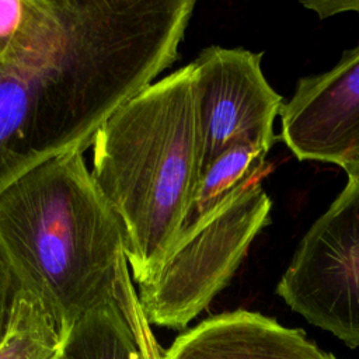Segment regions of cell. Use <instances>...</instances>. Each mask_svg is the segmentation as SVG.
<instances>
[{
    "mask_svg": "<svg viewBox=\"0 0 359 359\" xmlns=\"http://www.w3.org/2000/svg\"><path fill=\"white\" fill-rule=\"evenodd\" d=\"M302 4L306 8L313 10L320 18H328L346 11L359 13V0H313L302 1Z\"/></svg>",
    "mask_w": 359,
    "mask_h": 359,
    "instance_id": "obj_14",
    "label": "cell"
},
{
    "mask_svg": "<svg viewBox=\"0 0 359 359\" xmlns=\"http://www.w3.org/2000/svg\"><path fill=\"white\" fill-rule=\"evenodd\" d=\"M344 171L348 175V180H352L359 184V160H356L353 164L344 168Z\"/></svg>",
    "mask_w": 359,
    "mask_h": 359,
    "instance_id": "obj_15",
    "label": "cell"
},
{
    "mask_svg": "<svg viewBox=\"0 0 359 359\" xmlns=\"http://www.w3.org/2000/svg\"><path fill=\"white\" fill-rule=\"evenodd\" d=\"M0 53H1V46H0Z\"/></svg>",
    "mask_w": 359,
    "mask_h": 359,
    "instance_id": "obj_16",
    "label": "cell"
},
{
    "mask_svg": "<svg viewBox=\"0 0 359 359\" xmlns=\"http://www.w3.org/2000/svg\"><path fill=\"white\" fill-rule=\"evenodd\" d=\"M161 359H335L299 328L257 311L209 317L180 334Z\"/></svg>",
    "mask_w": 359,
    "mask_h": 359,
    "instance_id": "obj_8",
    "label": "cell"
},
{
    "mask_svg": "<svg viewBox=\"0 0 359 359\" xmlns=\"http://www.w3.org/2000/svg\"><path fill=\"white\" fill-rule=\"evenodd\" d=\"M91 174L114 209L136 285L181 234L201 180L192 62L149 84L95 132Z\"/></svg>",
    "mask_w": 359,
    "mask_h": 359,
    "instance_id": "obj_2",
    "label": "cell"
},
{
    "mask_svg": "<svg viewBox=\"0 0 359 359\" xmlns=\"http://www.w3.org/2000/svg\"><path fill=\"white\" fill-rule=\"evenodd\" d=\"M266 154L268 150L257 144L240 143L213 160L201 175L184 229L216 209L238 189L259 181Z\"/></svg>",
    "mask_w": 359,
    "mask_h": 359,
    "instance_id": "obj_11",
    "label": "cell"
},
{
    "mask_svg": "<svg viewBox=\"0 0 359 359\" xmlns=\"http://www.w3.org/2000/svg\"><path fill=\"white\" fill-rule=\"evenodd\" d=\"M66 338L45 304L21 286L0 359H63Z\"/></svg>",
    "mask_w": 359,
    "mask_h": 359,
    "instance_id": "obj_10",
    "label": "cell"
},
{
    "mask_svg": "<svg viewBox=\"0 0 359 359\" xmlns=\"http://www.w3.org/2000/svg\"><path fill=\"white\" fill-rule=\"evenodd\" d=\"M0 251L66 332L115 302L130 275L121 223L81 151L46 160L0 191Z\"/></svg>",
    "mask_w": 359,
    "mask_h": 359,
    "instance_id": "obj_1",
    "label": "cell"
},
{
    "mask_svg": "<svg viewBox=\"0 0 359 359\" xmlns=\"http://www.w3.org/2000/svg\"><path fill=\"white\" fill-rule=\"evenodd\" d=\"M280 122V137L300 161L344 170L359 160V42L330 70L297 81Z\"/></svg>",
    "mask_w": 359,
    "mask_h": 359,
    "instance_id": "obj_7",
    "label": "cell"
},
{
    "mask_svg": "<svg viewBox=\"0 0 359 359\" xmlns=\"http://www.w3.org/2000/svg\"><path fill=\"white\" fill-rule=\"evenodd\" d=\"M20 290L21 283L0 251V344L8 331Z\"/></svg>",
    "mask_w": 359,
    "mask_h": 359,
    "instance_id": "obj_12",
    "label": "cell"
},
{
    "mask_svg": "<svg viewBox=\"0 0 359 359\" xmlns=\"http://www.w3.org/2000/svg\"><path fill=\"white\" fill-rule=\"evenodd\" d=\"M139 307L132 279L115 302L80 317L69 330L63 359H144L136 327Z\"/></svg>",
    "mask_w": 359,
    "mask_h": 359,
    "instance_id": "obj_9",
    "label": "cell"
},
{
    "mask_svg": "<svg viewBox=\"0 0 359 359\" xmlns=\"http://www.w3.org/2000/svg\"><path fill=\"white\" fill-rule=\"evenodd\" d=\"M307 323L359 346V184L348 180L310 226L276 285Z\"/></svg>",
    "mask_w": 359,
    "mask_h": 359,
    "instance_id": "obj_4",
    "label": "cell"
},
{
    "mask_svg": "<svg viewBox=\"0 0 359 359\" xmlns=\"http://www.w3.org/2000/svg\"><path fill=\"white\" fill-rule=\"evenodd\" d=\"M259 181L238 189L185 227L157 271L137 285L150 325L184 330L229 285L251 243L271 222Z\"/></svg>",
    "mask_w": 359,
    "mask_h": 359,
    "instance_id": "obj_3",
    "label": "cell"
},
{
    "mask_svg": "<svg viewBox=\"0 0 359 359\" xmlns=\"http://www.w3.org/2000/svg\"><path fill=\"white\" fill-rule=\"evenodd\" d=\"M66 0H25L24 20L0 53V191L59 156L42 114L43 76Z\"/></svg>",
    "mask_w": 359,
    "mask_h": 359,
    "instance_id": "obj_5",
    "label": "cell"
},
{
    "mask_svg": "<svg viewBox=\"0 0 359 359\" xmlns=\"http://www.w3.org/2000/svg\"><path fill=\"white\" fill-rule=\"evenodd\" d=\"M25 14V0H0V46L18 31Z\"/></svg>",
    "mask_w": 359,
    "mask_h": 359,
    "instance_id": "obj_13",
    "label": "cell"
},
{
    "mask_svg": "<svg viewBox=\"0 0 359 359\" xmlns=\"http://www.w3.org/2000/svg\"><path fill=\"white\" fill-rule=\"evenodd\" d=\"M262 53L209 46L192 60L201 132V175L224 150L252 143L271 150L283 98L266 81Z\"/></svg>",
    "mask_w": 359,
    "mask_h": 359,
    "instance_id": "obj_6",
    "label": "cell"
}]
</instances>
